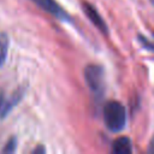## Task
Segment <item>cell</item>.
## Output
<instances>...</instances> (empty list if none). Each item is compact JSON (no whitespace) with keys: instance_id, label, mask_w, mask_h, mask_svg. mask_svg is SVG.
Instances as JSON below:
<instances>
[{"instance_id":"obj_5","label":"cell","mask_w":154,"mask_h":154,"mask_svg":"<svg viewBox=\"0 0 154 154\" xmlns=\"http://www.w3.org/2000/svg\"><path fill=\"white\" fill-rule=\"evenodd\" d=\"M24 91L25 89L23 87H19L14 93H12L11 96H8L7 99H5L4 101V105H2V108H1V113H0V118H4L7 116V113L22 100L23 95H24Z\"/></svg>"},{"instance_id":"obj_8","label":"cell","mask_w":154,"mask_h":154,"mask_svg":"<svg viewBox=\"0 0 154 154\" xmlns=\"http://www.w3.org/2000/svg\"><path fill=\"white\" fill-rule=\"evenodd\" d=\"M16 149H17V138L16 137H11L6 142V144H5V147L2 148L1 152L2 153H14Z\"/></svg>"},{"instance_id":"obj_7","label":"cell","mask_w":154,"mask_h":154,"mask_svg":"<svg viewBox=\"0 0 154 154\" xmlns=\"http://www.w3.org/2000/svg\"><path fill=\"white\" fill-rule=\"evenodd\" d=\"M8 46H10V40L6 32L0 34V67L5 64L6 58H7V52H8Z\"/></svg>"},{"instance_id":"obj_10","label":"cell","mask_w":154,"mask_h":154,"mask_svg":"<svg viewBox=\"0 0 154 154\" xmlns=\"http://www.w3.org/2000/svg\"><path fill=\"white\" fill-rule=\"evenodd\" d=\"M32 152H34V153H36V152H42V153H43V152H45V148H42V147H37V148L34 149Z\"/></svg>"},{"instance_id":"obj_6","label":"cell","mask_w":154,"mask_h":154,"mask_svg":"<svg viewBox=\"0 0 154 154\" xmlns=\"http://www.w3.org/2000/svg\"><path fill=\"white\" fill-rule=\"evenodd\" d=\"M112 152L116 154H130L132 152L130 138L125 136L116 138L112 143Z\"/></svg>"},{"instance_id":"obj_9","label":"cell","mask_w":154,"mask_h":154,"mask_svg":"<svg viewBox=\"0 0 154 154\" xmlns=\"http://www.w3.org/2000/svg\"><path fill=\"white\" fill-rule=\"evenodd\" d=\"M4 101H5V95H4V91L0 90V113H1V108H2Z\"/></svg>"},{"instance_id":"obj_2","label":"cell","mask_w":154,"mask_h":154,"mask_svg":"<svg viewBox=\"0 0 154 154\" xmlns=\"http://www.w3.org/2000/svg\"><path fill=\"white\" fill-rule=\"evenodd\" d=\"M105 72L100 65L90 64L84 69V79L89 89L96 95L101 96L105 90Z\"/></svg>"},{"instance_id":"obj_11","label":"cell","mask_w":154,"mask_h":154,"mask_svg":"<svg viewBox=\"0 0 154 154\" xmlns=\"http://www.w3.org/2000/svg\"><path fill=\"white\" fill-rule=\"evenodd\" d=\"M150 1H152V4H153V5H154V0H150Z\"/></svg>"},{"instance_id":"obj_1","label":"cell","mask_w":154,"mask_h":154,"mask_svg":"<svg viewBox=\"0 0 154 154\" xmlns=\"http://www.w3.org/2000/svg\"><path fill=\"white\" fill-rule=\"evenodd\" d=\"M103 122L111 132H119L126 124V111L122 102L111 100L103 106Z\"/></svg>"},{"instance_id":"obj_4","label":"cell","mask_w":154,"mask_h":154,"mask_svg":"<svg viewBox=\"0 0 154 154\" xmlns=\"http://www.w3.org/2000/svg\"><path fill=\"white\" fill-rule=\"evenodd\" d=\"M82 8H83V12L84 14L89 18V20L96 26V29H99L102 34H108V28H107V24L105 23V20L102 19V17L100 16V13L97 12V10L89 2L84 1L82 4Z\"/></svg>"},{"instance_id":"obj_3","label":"cell","mask_w":154,"mask_h":154,"mask_svg":"<svg viewBox=\"0 0 154 154\" xmlns=\"http://www.w3.org/2000/svg\"><path fill=\"white\" fill-rule=\"evenodd\" d=\"M35 5H37L40 8L46 11L47 13L52 14L59 20H70V16L66 13V11L55 1V0H31Z\"/></svg>"}]
</instances>
